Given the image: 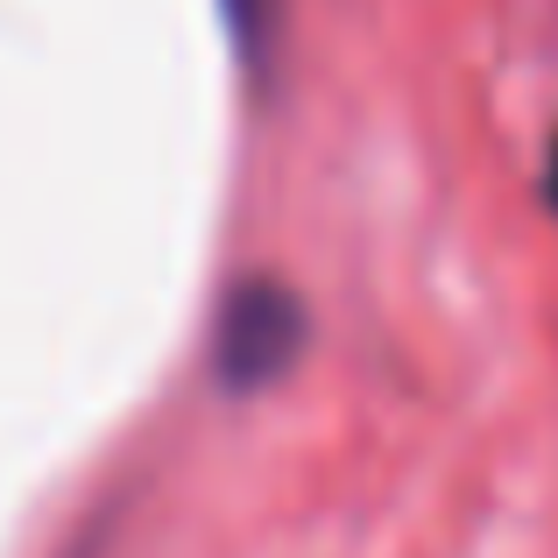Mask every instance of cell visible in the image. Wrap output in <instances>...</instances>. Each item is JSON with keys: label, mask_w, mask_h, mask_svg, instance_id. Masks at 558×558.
<instances>
[{"label": "cell", "mask_w": 558, "mask_h": 558, "mask_svg": "<svg viewBox=\"0 0 558 558\" xmlns=\"http://www.w3.org/2000/svg\"><path fill=\"white\" fill-rule=\"evenodd\" d=\"M290 347H298V312H290V298L269 290V283H247L241 298L227 304V318H219V361H227L233 381L276 375L290 361Z\"/></svg>", "instance_id": "cell-1"}, {"label": "cell", "mask_w": 558, "mask_h": 558, "mask_svg": "<svg viewBox=\"0 0 558 558\" xmlns=\"http://www.w3.org/2000/svg\"><path fill=\"white\" fill-rule=\"evenodd\" d=\"M227 14H233V36H241V50H255V22L269 14V0H227Z\"/></svg>", "instance_id": "cell-2"}]
</instances>
